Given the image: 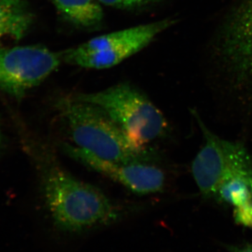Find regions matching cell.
I'll return each instance as SVG.
<instances>
[{"label":"cell","mask_w":252,"mask_h":252,"mask_svg":"<svg viewBox=\"0 0 252 252\" xmlns=\"http://www.w3.org/2000/svg\"><path fill=\"white\" fill-rule=\"evenodd\" d=\"M74 96L97 106L137 143L146 146L168 135L170 127L162 112L130 84H119L98 92Z\"/></svg>","instance_id":"3"},{"label":"cell","mask_w":252,"mask_h":252,"mask_svg":"<svg viewBox=\"0 0 252 252\" xmlns=\"http://www.w3.org/2000/svg\"><path fill=\"white\" fill-rule=\"evenodd\" d=\"M0 140H1V135H0Z\"/></svg>","instance_id":"13"},{"label":"cell","mask_w":252,"mask_h":252,"mask_svg":"<svg viewBox=\"0 0 252 252\" xmlns=\"http://www.w3.org/2000/svg\"><path fill=\"white\" fill-rule=\"evenodd\" d=\"M233 215L238 224L252 228V200L235 207Z\"/></svg>","instance_id":"10"},{"label":"cell","mask_w":252,"mask_h":252,"mask_svg":"<svg viewBox=\"0 0 252 252\" xmlns=\"http://www.w3.org/2000/svg\"><path fill=\"white\" fill-rule=\"evenodd\" d=\"M230 252H252V243H247L240 246H228Z\"/></svg>","instance_id":"12"},{"label":"cell","mask_w":252,"mask_h":252,"mask_svg":"<svg viewBox=\"0 0 252 252\" xmlns=\"http://www.w3.org/2000/svg\"><path fill=\"white\" fill-rule=\"evenodd\" d=\"M56 108L75 147L109 161L152 162L155 159L154 152L131 139L97 106L72 96L59 99Z\"/></svg>","instance_id":"2"},{"label":"cell","mask_w":252,"mask_h":252,"mask_svg":"<svg viewBox=\"0 0 252 252\" xmlns=\"http://www.w3.org/2000/svg\"><path fill=\"white\" fill-rule=\"evenodd\" d=\"M33 14L23 0H0V46L7 41H19L33 23Z\"/></svg>","instance_id":"8"},{"label":"cell","mask_w":252,"mask_h":252,"mask_svg":"<svg viewBox=\"0 0 252 252\" xmlns=\"http://www.w3.org/2000/svg\"><path fill=\"white\" fill-rule=\"evenodd\" d=\"M63 62L61 52L44 46L0 49V90L16 98L23 97L49 77Z\"/></svg>","instance_id":"6"},{"label":"cell","mask_w":252,"mask_h":252,"mask_svg":"<svg viewBox=\"0 0 252 252\" xmlns=\"http://www.w3.org/2000/svg\"><path fill=\"white\" fill-rule=\"evenodd\" d=\"M191 112L205 140L192 162V176L202 196L214 199L223 181L252 170V154L241 142L225 140L214 133L196 111Z\"/></svg>","instance_id":"5"},{"label":"cell","mask_w":252,"mask_h":252,"mask_svg":"<svg viewBox=\"0 0 252 252\" xmlns=\"http://www.w3.org/2000/svg\"><path fill=\"white\" fill-rule=\"evenodd\" d=\"M64 17L79 27L91 28L102 23L104 15L97 0H53Z\"/></svg>","instance_id":"9"},{"label":"cell","mask_w":252,"mask_h":252,"mask_svg":"<svg viewBox=\"0 0 252 252\" xmlns=\"http://www.w3.org/2000/svg\"><path fill=\"white\" fill-rule=\"evenodd\" d=\"M175 23L164 19L97 36L61 52L63 61L88 69L114 67L140 52Z\"/></svg>","instance_id":"4"},{"label":"cell","mask_w":252,"mask_h":252,"mask_svg":"<svg viewBox=\"0 0 252 252\" xmlns=\"http://www.w3.org/2000/svg\"><path fill=\"white\" fill-rule=\"evenodd\" d=\"M100 4L121 8V9H130L137 7L147 4L150 0H97Z\"/></svg>","instance_id":"11"},{"label":"cell","mask_w":252,"mask_h":252,"mask_svg":"<svg viewBox=\"0 0 252 252\" xmlns=\"http://www.w3.org/2000/svg\"><path fill=\"white\" fill-rule=\"evenodd\" d=\"M62 149L77 162L107 176L139 195L158 193L166 186L165 172L152 162L109 161L69 143L63 144Z\"/></svg>","instance_id":"7"},{"label":"cell","mask_w":252,"mask_h":252,"mask_svg":"<svg viewBox=\"0 0 252 252\" xmlns=\"http://www.w3.org/2000/svg\"><path fill=\"white\" fill-rule=\"evenodd\" d=\"M43 187L55 225L66 233L112 224L123 216L122 209L102 190L78 180L57 164L46 167Z\"/></svg>","instance_id":"1"}]
</instances>
